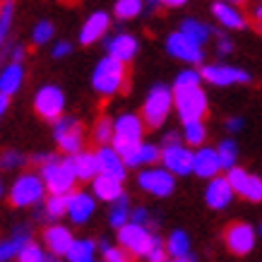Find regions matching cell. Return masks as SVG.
<instances>
[{"mask_svg": "<svg viewBox=\"0 0 262 262\" xmlns=\"http://www.w3.org/2000/svg\"><path fill=\"white\" fill-rule=\"evenodd\" d=\"M202 72L183 70L173 80V108L178 113L181 123L200 120L207 113V94L202 89Z\"/></svg>", "mask_w": 262, "mask_h": 262, "instance_id": "cell-1", "label": "cell"}, {"mask_svg": "<svg viewBox=\"0 0 262 262\" xmlns=\"http://www.w3.org/2000/svg\"><path fill=\"white\" fill-rule=\"evenodd\" d=\"M34 164H39V173L46 183L48 192H58V195H65V192H72L75 185L80 183L75 168H72L70 157L60 159L58 154H34L32 157Z\"/></svg>", "mask_w": 262, "mask_h": 262, "instance_id": "cell-2", "label": "cell"}, {"mask_svg": "<svg viewBox=\"0 0 262 262\" xmlns=\"http://www.w3.org/2000/svg\"><path fill=\"white\" fill-rule=\"evenodd\" d=\"M125 77H127V63L118 60L113 56H106L94 65V72H92V89H94L99 96H111L120 94L125 89Z\"/></svg>", "mask_w": 262, "mask_h": 262, "instance_id": "cell-3", "label": "cell"}, {"mask_svg": "<svg viewBox=\"0 0 262 262\" xmlns=\"http://www.w3.org/2000/svg\"><path fill=\"white\" fill-rule=\"evenodd\" d=\"M173 111V89H168L166 84H154L147 92L142 103V120L149 130H157L166 123L168 113Z\"/></svg>", "mask_w": 262, "mask_h": 262, "instance_id": "cell-4", "label": "cell"}, {"mask_svg": "<svg viewBox=\"0 0 262 262\" xmlns=\"http://www.w3.org/2000/svg\"><path fill=\"white\" fill-rule=\"evenodd\" d=\"M46 183L41 173H19L8 190V200L12 207H36L46 200Z\"/></svg>", "mask_w": 262, "mask_h": 262, "instance_id": "cell-5", "label": "cell"}, {"mask_svg": "<svg viewBox=\"0 0 262 262\" xmlns=\"http://www.w3.org/2000/svg\"><path fill=\"white\" fill-rule=\"evenodd\" d=\"M154 233H151L144 224H137V222H127L123 224L118 229V246H123L130 255L135 257H147L154 246Z\"/></svg>", "mask_w": 262, "mask_h": 262, "instance_id": "cell-6", "label": "cell"}, {"mask_svg": "<svg viewBox=\"0 0 262 262\" xmlns=\"http://www.w3.org/2000/svg\"><path fill=\"white\" fill-rule=\"evenodd\" d=\"M137 185L144 192L154 198H168L176 190V173H171L166 166H144L137 176Z\"/></svg>", "mask_w": 262, "mask_h": 262, "instance_id": "cell-7", "label": "cell"}, {"mask_svg": "<svg viewBox=\"0 0 262 262\" xmlns=\"http://www.w3.org/2000/svg\"><path fill=\"white\" fill-rule=\"evenodd\" d=\"M34 111L36 116H41L43 120L53 123L63 116L65 111V94L58 84H43L36 89L34 94Z\"/></svg>", "mask_w": 262, "mask_h": 262, "instance_id": "cell-8", "label": "cell"}, {"mask_svg": "<svg viewBox=\"0 0 262 262\" xmlns=\"http://www.w3.org/2000/svg\"><path fill=\"white\" fill-rule=\"evenodd\" d=\"M53 137L58 142V149L63 154H75L84 149V130L77 118H60L53 120Z\"/></svg>", "mask_w": 262, "mask_h": 262, "instance_id": "cell-9", "label": "cell"}, {"mask_svg": "<svg viewBox=\"0 0 262 262\" xmlns=\"http://www.w3.org/2000/svg\"><path fill=\"white\" fill-rule=\"evenodd\" d=\"M166 53L178 58L188 65H202L205 63V48L195 39H190L188 34H183L181 29L166 36Z\"/></svg>", "mask_w": 262, "mask_h": 262, "instance_id": "cell-10", "label": "cell"}, {"mask_svg": "<svg viewBox=\"0 0 262 262\" xmlns=\"http://www.w3.org/2000/svg\"><path fill=\"white\" fill-rule=\"evenodd\" d=\"M144 135V120L137 113H120L118 118L113 120V140L111 144L116 149L125 147L133 142H142Z\"/></svg>", "mask_w": 262, "mask_h": 262, "instance_id": "cell-11", "label": "cell"}, {"mask_svg": "<svg viewBox=\"0 0 262 262\" xmlns=\"http://www.w3.org/2000/svg\"><path fill=\"white\" fill-rule=\"evenodd\" d=\"M202 80L214 84V87H231V84H248L253 80L250 72L241 70L236 65H224V63H212L202 68Z\"/></svg>", "mask_w": 262, "mask_h": 262, "instance_id": "cell-12", "label": "cell"}, {"mask_svg": "<svg viewBox=\"0 0 262 262\" xmlns=\"http://www.w3.org/2000/svg\"><path fill=\"white\" fill-rule=\"evenodd\" d=\"M255 241H257V233H255V229L250 224L236 222L224 231V243H226V248H229L233 255H238V257H246V255L253 253Z\"/></svg>", "mask_w": 262, "mask_h": 262, "instance_id": "cell-13", "label": "cell"}, {"mask_svg": "<svg viewBox=\"0 0 262 262\" xmlns=\"http://www.w3.org/2000/svg\"><path fill=\"white\" fill-rule=\"evenodd\" d=\"M192 159H195V151L190 149V144H168L161 147V164L176 176H188L192 173Z\"/></svg>", "mask_w": 262, "mask_h": 262, "instance_id": "cell-14", "label": "cell"}, {"mask_svg": "<svg viewBox=\"0 0 262 262\" xmlns=\"http://www.w3.org/2000/svg\"><path fill=\"white\" fill-rule=\"evenodd\" d=\"M108 27H111L108 12H101V10L92 12L80 29V43L82 46H94V43H99V41L108 34Z\"/></svg>", "mask_w": 262, "mask_h": 262, "instance_id": "cell-15", "label": "cell"}, {"mask_svg": "<svg viewBox=\"0 0 262 262\" xmlns=\"http://www.w3.org/2000/svg\"><path fill=\"white\" fill-rule=\"evenodd\" d=\"M222 159H219V151L212 149V147H198L195 149V159H192V173L202 178V181H209L214 176L222 173Z\"/></svg>", "mask_w": 262, "mask_h": 262, "instance_id": "cell-16", "label": "cell"}, {"mask_svg": "<svg viewBox=\"0 0 262 262\" xmlns=\"http://www.w3.org/2000/svg\"><path fill=\"white\" fill-rule=\"evenodd\" d=\"M41 238H43V246H46V250L51 255H56V257H65V253L70 250L75 236L70 233L68 226L51 222V226L43 229V236H41Z\"/></svg>", "mask_w": 262, "mask_h": 262, "instance_id": "cell-17", "label": "cell"}, {"mask_svg": "<svg viewBox=\"0 0 262 262\" xmlns=\"http://www.w3.org/2000/svg\"><path fill=\"white\" fill-rule=\"evenodd\" d=\"M236 190L231 188V183L226 176H214V178H209L205 188V202L207 207H212V209H226L231 205V200H233Z\"/></svg>", "mask_w": 262, "mask_h": 262, "instance_id": "cell-18", "label": "cell"}, {"mask_svg": "<svg viewBox=\"0 0 262 262\" xmlns=\"http://www.w3.org/2000/svg\"><path fill=\"white\" fill-rule=\"evenodd\" d=\"M99 173L113 176L118 181H125L127 176V164L123 161V157L118 154V149L113 144H99Z\"/></svg>", "mask_w": 262, "mask_h": 262, "instance_id": "cell-19", "label": "cell"}, {"mask_svg": "<svg viewBox=\"0 0 262 262\" xmlns=\"http://www.w3.org/2000/svg\"><path fill=\"white\" fill-rule=\"evenodd\" d=\"M96 209V198L94 192H82V190H72L70 200H68V216L72 224H84L89 216L94 214Z\"/></svg>", "mask_w": 262, "mask_h": 262, "instance_id": "cell-20", "label": "cell"}, {"mask_svg": "<svg viewBox=\"0 0 262 262\" xmlns=\"http://www.w3.org/2000/svg\"><path fill=\"white\" fill-rule=\"evenodd\" d=\"M140 51V41L133 34H113L111 39H106V53L118 58L123 63H130Z\"/></svg>", "mask_w": 262, "mask_h": 262, "instance_id": "cell-21", "label": "cell"}, {"mask_svg": "<svg viewBox=\"0 0 262 262\" xmlns=\"http://www.w3.org/2000/svg\"><path fill=\"white\" fill-rule=\"evenodd\" d=\"M92 192H94L96 200H101V202H106V205H111V202H116L118 198L125 195V190H123V181L113 178V176H106V173H99L94 181H92Z\"/></svg>", "mask_w": 262, "mask_h": 262, "instance_id": "cell-22", "label": "cell"}, {"mask_svg": "<svg viewBox=\"0 0 262 262\" xmlns=\"http://www.w3.org/2000/svg\"><path fill=\"white\" fill-rule=\"evenodd\" d=\"M24 84V65L17 60H5L0 65V92L15 96Z\"/></svg>", "mask_w": 262, "mask_h": 262, "instance_id": "cell-23", "label": "cell"}, {"mask_svg": "<svg viewBox=\"0 0 262 262\" xmlns=\"http://www.w3.org/2000/svg\"><path fill=\"white\" fill-rule=\"evenodd\" d=\"M72 161V168L80 181H94L99 176V154L96 151H87V149H80L75 154H68Z\"/></svg>", "mask_w": 262, "mask_h": 262, "instance_id": "cell-24", "label": "cell"}, {"mask_svg": "<svg viewBox=\"0 0 262 262\" xmlns=\"http://www.w3.org/2000/svg\"><path fill=\"white\" fill-rule=\"evenodd\" d=\"M212 15H214V19L222 24L224 29H246L248 24L246 17L238 12V8L226 3V0H219V3L212 5Z\"/></svg>", "mask_w": 262, "mask_h": 262, "instance_id": "cell-25", "label": "cell"}, {"mask_svg": "<svg viewBox=\"0 0 262 262\" xmlns=\"http://www.w3.org/2000/svg\"><path fill=\"white\" fill-rule=\"evenodd\" d=\"M68 200H70V192H65V195L48 192V200H43V209L39 212V216L48 222H58V219L68 216Z\"/></svg>", "mask_w": 262, "mask_h": 262, "instance_id": "cell-26", "label": "cell"}, {"mask_svg": "<svg viewBox=\"0 0 262 262\" xmlns=\"http://www.w3.org/2000/svg\"><path fill=\"white\" fill-rule=\"evenodd\" d=\"M166 248H168V255L178 262L195 260V255L190 253V238H188V233H183V231H173V233L168 236Z\"/></svg>", "mask_w": 262, "mask_h": 262, "instance_id": "cell-27", "label": "cell"}, {"mask_svg": "<svg viewBox=\"0 0 262 262\" xmlns=\"http://www.w3.org/2000/svg\"><path fill=\"white\" fill-rule=\"evenodd\" d=\"M96 250H99V243H94L92 238H75L70 250L65 253V260L68 262H92L96 257Z\"/></svg>", "mask_w": 262, "mask_h": 262, "instance_id": "cell-28", "label": "cell"}, {"mask_svg": "<svg viewBox=\"0 0 262 262\" xmlns=\"http://www.w3.org/2000/svg\"><path fill=\"white\" fill-rule=\"evenodd\" d=\"M29 238H32L29 231L24 229V226H19L8 241H0V262H8V260H12V257H17L19 248H22Z\"/></svg>", "mask_w": 262, "mask_h": 262, "instance_id": "cell-29", "label": "cell"}, {"mask_svg": "<svg viewBox=\"0 0 262 262\" xmlns=\"http://www.w3.org/2000/svg\"><path fill=\"white\" fill-rule=\"evenodd\" d=\"M12 22H15V0H0V53L10 43Z\"/></svg>", "mask_w": 262, "mask_h": 262, "instance_id": "cell-30", "label": "cell"}, {"mask_svg": "<svg viewBox=\"0 0 262 262\" xmlns=\"http://www.w3.org/2000/svg\"><path fill=\"white\" fill-rule=\"evenodd\" d=\"M207 140V127L200 120H188V123H183V142L190 144V147H202Z\"/></svg>", "mask_w": 262, "mask_h": 262, "instance_id": "cell-31", "label": "cell"}, {"mask_svg": "<svg viewBox=\"0 0 262 262\" xmlns=\"http://www.w3.org/2000/svg\"><path fill=\"white\" fill-rule=\"evenodd\" d=\"M130 202H127V195L118 198L116 202H111V212H108V224H111L113 229L118 231L123 224L130 222Z\"/></svg>", "mask_w": 262, "mask_h": 262, "instance_id": "cell-32", "label": "cell"}, {"mask_svg": "<svg viewBox=\"0 0 262 262\" xmlns=\"http://www.w3.org/2000/svg\"><path fill=\"white\" fill-rule=\"evenodd\" d=\"M181 32L188 34L190 39H195L198 43H202V46H205L207 41H209V36H212V29H209L207 24H202L200 19H192V17H188V19L181 22Z\"/></svg>", "mask_w": 262, "mask_h": 262, "instance_id": "cell-33", "label": "cell"}, {"mask_svg": "<svg viewBox=\"0 0 262 262\" xmlns=\"http://www.w3.org/2000/svg\"><path fill=\"white\" fill-rule=\"evenodd\" d=\"M144 10V3L142 0H116V5H113V15L127 22V19H135V17L142 15Z\"/></svg>", "mask_w": 262, "mask_h": 262, "instance_id": "cell-34", "label": "cell"}, {"mask_svg": "<svg viewBox=\"0 0 262 262\" xmlns=\"http://www.w3.org/2000/svg\"><path fill=\"white\" fill-rule=\"evenodd\" d=\"M17 260H19V262H48V260H53V255H48L46 250L39 246V243H34V241L29 238L22 248H19Z\"/></svg>", "mask_w": 262, "mask_h": 262, "instance_id": "cell-35", "label": "cell"}, {"mask_svg": "<svg viewBox=\"0 0 262 262\" xmlns=\"http://www.w3.org/2000/svg\"><path fill=\"white\" fill-rule=\"evenodd\" d=\"M216 151H219V159H222L224 171H226V168H231V166H236V161H238V144L233 142L231 137L222 140V142H219V147H216Z\"/></svg>", "mask_w": 262, "mask_h": 262, "instance_id": "cell-36", "label": "cell"}, {"mask_svg": "<svg viewBox=\"0 0 262 262\" xmlns=\"http://www.w3.org/2000/svg\"><path fill=\"white\" fill-rule=\"evenodd\" d=\"M241 198L250 200V202H262V178L255 173H248L246 185L241 190Z\"/></svg>", "mask_w": 262, "mask_h": 262, "instance_id": "cell-37", "label": "cell"}, {"mask_svg": "<svg viewBox=\"0 0 262 262\" xmlns=\"http://www.w3.org/2000/svg\"><path fill=\"white\" fill-rule=\"evenodd\" d=\"M53 34H56L53 24L48 22V19H41V22L32 29V43L34 46H46L48 41L53 39Z\"/></svg>", "mask_w": 262, "mask_h": 262, "instance_id": "cell-38", "label": "cell"}, {"mask_svg": "<svg viewBox=\"0 0 262 262\" xmlns=\"http://www.w3.org/2000/svg\"><path fill=\"white\" fill-rule=\"evenodd\" d=\"M96 144H111L113 140V120L108 118H99L94 125V133H92Z\"/></svg>", "mask_w": 262, "mask_h": 262, "instance_id": "cell-39", "label": "cell"}, {"mask_svg": "<svg viewBox=\"0 0 262 262\" xmlns=\"http://www.w3.org/2000/svg\"><path fill=\"white\" fill-rule=\"evenodd\" d=\"M99 253L103 255L106 262H127L130 260V253H127L123 246H108V243H99Z\"/></svg>", "mask_w": 262, "mask_h": 262, "instance_id": "cell-40", "label": "cell"}, {"mask_svg": "<svg viewBox=\"0 0 262 262\" xmlns=\"http://www.w3.org/2000/svg\"><path fill=\"white\" fill-rule=\"evenodd\" d=\"M24 164H27V159H24L22 151H17V149H5L3 154H0V166L5 168V171H15V168H22Z\"/></svg>", "mask_w": 262, "mask_h": 262, "instance_id": "cell-41", "label": "cell"}, {"mask_svg": "<svg viewBox=\"0 0 262 262\" xmlns=\"http://www.w3.org/2000/svg\"><path fill=\"white\" fill-rule=\"evenodd\" d=\"M166 253H168L166 243H164L161 238H154V246H151L149 255H147V260H149V262H164V260H166Z\"/></svg>", "mask_w": 262, "mask_h": 262, "instance_id": "cell-42", "label": "cell"}, {"mask_svg": "<svg viewBox=\"0 0 262 262\" xmlns=\"http://www.w3.org/2000/svg\"><path fill=\"white\" fill-rule=\"evenodd\" d=\"M231 51H233V41L229 36H224L222 32H216V53L219 56H229Z\"/></svg>", "mask_w": 262, "mask_h": 262, "instance_id": "cell-43", "label": "cell"}, {"mask_svg": "<svg viewBox=\"0 0 262 262\" xmlns=\"http://www.w3.org/2000/svg\"><path fill=\"white\" fill-rule=\"evenodd\" d=\"M72 53V46L68 43V41H58L56 46L51 48V56L56 58V60H60V58H68Z\"/></svg>", "mask_w": 262, "mask_h": 262, "instance_id": "cell-44", "label": "cell"}, {"mask_svg": "<svg viewBox=\"0 0 262 262\" xmlns=\"http://www.w3.org/2000/svg\"><path fill=\"white\" fill-rule=\"evenodd\" d=\"M130 222H137V224H147V222H149V212H147L144 207H135V209L130 212Z\"/></svg>", "mask_w": 262, "mask_h": 262, "instance_id": "cell-45", "label": "cell"}, {"mask_svg": "<svg viewBox=\"0 0 262 262\" xmlns=\"http://www.w3.org/2000/svg\"><path fill=\"white\" fill-rule=\"evenodd\" d=\"M243 125H246V120L238 118V116H233V118L226 120V130H229V135H236V133H241V130H243Z\"/></svg>", "mask_w": 262, "mask_h": 262, "instance_id": "cell-46", "label": "cell"}, {"mask_svg": "<svg viewBox=\"0 0 262 262\" xmlns=\"http://www.w3.org/2000/svg\"><path fill=\"white\" fill-rule=\"evenodd\" d=\"M24 56H27V48H24L22 43H12V48H10V58H8V60H17V63H22Z\"/></svg>", "mask_w": 262, "mask_h": 262, "instance_id": "cell-47", "label": "cell"}, {"mask_svg": "<svg viewBox=\"0 0 262 262\" xmlns=\"http://www.w3.org/2000/svg\"><path fill=\"white\" fill-rule=\"evenodd\" d=\"M164 147H168V144H181L183 142V133H176V130H168L166 135H164Z\"/></svg>", "mask_w": 262, "mask_h": 262, "instance_id": "cell-48", "label": "cell"}, {"mask_svg": "<svg viewBox=\"0 0 262 262\" xmlns=\"http://www.w3.org/2000/svg\"><path fill=\"white\" fill-rule=\"evenodd\" d=\"M8 106H10V96L0 92V118L5 116V111H8Z\"/></svg>", "mask_w": 262, "mask_h": 262, "instance_id": "cell-49", "label": "cell"}, {"mask_svg": "<svg viewBox=\"0 0 262 262\" xmlns=\"http://www.w3.org/2000/svg\"><path fill=\"white\" fill-rule=\"evenodd\" d=\"M161 5H166V8H183L188 0H159Z\"/></svg>", "mask_w": 262, "mask_h": 262, "instance_id": "cell-50", "label": "cell"}, {"mask_svg": "<svg viewBox=\"0 0 262 262\" xmlns=\"http://www.w3.org/2000/svg\"><path fill=\"white\" fill-rule=\"evenodd\" d=\"M255 19H257V22H262V5H257V8H255Z\"/></svg>", "mask_w": 262, "mask_h": 262, "instance_id": "cell-51", "label": "cell"}, {"mask_svg": "<svg viewBox=\"0 0 262 262\" xmlns=\"http://www.w3.org/2000/svg\"><path fill=\"white\" fill-rule=\"evenodd\" d=\"M226 3H231V5H241V3H246V0H226Z\"/></svg>", "mask_w": 262, "mask_h": 262, "instance_id": "cell-52", "label": "cell"}, {"mask_svg": "<svg viewBox=\"0 0 262 262\" xmlns=\"http://www.w3.org/2000/svg\"><path fill=\"white\" fill-rule=\"evenodd\" d=\"M0 195H3V178H0Z\"/></svg>", "mask_w": 262, "mask_h": 262, "instance_id": "cell-53", "label": "cell"}, {"mask_svg": "<svg viewBox=\"0 0 262 262\" xmlns=\"http://www.w3.org/2000/svg\"><path fill=\"white\" fill-rule=\"evenodd\" d=\"M257 29H260V32H262V22H260V27H257Z\"/></svg>", "mask_w": 262, "mask_h": 262, "instance_id": "cell-54", "label": "cell"}, {"mask_svg": "<svg viewBox=\"0 0 262 262\" xmlns=\"http://www.w3.org/2000/svg\"><path fill=\"white\" fill-rule=\"evenodd\" d=\"M260 236H262V224H260Z\"/></svg>", "mask_w": 262, "mask_h": 262, "instance_id": "cell-55", "label": "cell"}]
</instances>
